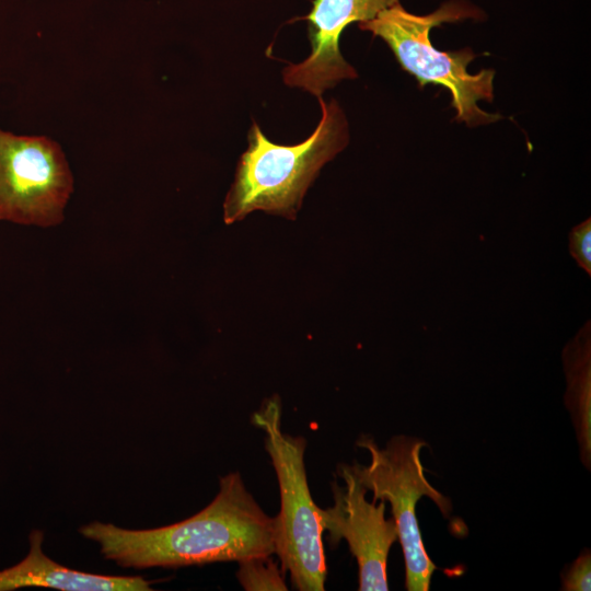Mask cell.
<instances>
[{
	"mask_svg": "<svg viewBox=\"0 0 591 591\" xmlns=\"http://www.w3.org/2000/svg\"><path fill=\"white\" fill-rule=\"evenodd\" d=\"M79 532L99 543L106 559L135 569L237 563L275 554L274 518L264 512L239 472L221 477L215 499L181 522L126 530L95 521Z\"/></svg>",
	"mask_w": 591,
	"mask_h": 591,
	"instance_id": "cell-1",
	"label": "cell"
},
{
	"mask_svg": "<svg viewBox=\"0 0 591 591\" xmlns=\"http://www.w3.org/2000/svg\"><path fill=\"white\" fill-rule=\"evenodd\" d=\"M321 119L300 143L271 142L253 121L247 149L241 154L234 181L223 202L227 224L262 210L290 220L297 218L303 197L320 170L348 144L346 116L335 100L317 97Z\"/></svg>",
	"mask_w": 591,
	"mask_h": 591,
	"instance_id": "cell-2",
	"label": "cell"
},
{
	"mask_svg": "<svg viewBox=\"0 0 591 591\" xmlns=\"http://www.w3.org/2000/svg\"><path fill=\"white\" fill-rule=\"evenodd\" d=\"M281 401L266 398L252 415V424L265 433V450L275 470L280 511L274 517L275 554L292 587L299 591H323L326 560L323 545L321 508L309 488L304 454L306 440L281 428Z\"/></svg>",
	"mask_w": 591,
	"mask_h": 591,
	"instance_id": "cell-3",
	"label": "cell"
},
{
	"mask_svg": "<svg viewBox=\"0 0 591 591\" xmlns=\"http://www.w3.org/2000/svg\"><path fill=\"white\" fill-rule=\"evenodd\" d=\"M475 14L473 7L456 1L444 3L427 15L410 13L398 2L381 11L374 19L359 23V27L381 37L402 68L413 74L420 85L431 83L447 88L456 112L455 119L477 126L499 119V115L489 114L477 106V101L491 102L494 99V71L484 69L471 74L467 66L475 55L470 48L440 51L430 39L433 27Z\"/></svg>",
	"mask_w": 591,
	"mask_h": 591,
	"instance_id": "cell-4",
	"label": "cell"
},
{
	"mask_svg": "<svg viewBox=\"0 0 591 591\" xmlns=\"http://www.w3.org/2000/svg\"><path fill=\"white\" fill-rule=\"evenodd\" d=\"M357 445L369 452L370 463L355 462L350 467L364 488L373 494L372 500L391 505L405 560V587L408 591H427L437 568L426 552L416 506L426 496L444 518L452 510L451 500L432 487L425 476L420 451L427 443L416 437L399 434L380 448L372 437L362 434Z\"/></svg>",
	"mask_w": 591,
	"mask_h": 591,
	"instance_id": "cell-5",
	"label": "cell"
},
{
	"mask_svg": "<svg viewBox=\"0 0 591 591\" xmlns=\"http://www.w3.org/2000/svg\"><path fill=\"white\" fill-rule=\"evenodd\" d=\"M73 175L56 141L0 127V221L59 225L73 192Z\"/></svg>",
	"mask_w": 591,
	"mask_h": 591,
	"instance_id": "cell-6",
	"label": "cell"
},
{
	"mask_svg": "<svg viewBox=\"0 0 591 591\" xmlns=\"http://www.w3.org/2000/svg\"><path fill=\"white\" fill-rule=\"evenodd\" d=\"M337 475L345 485L332 483L334 505L321 509L323 530L332 545L347 542L358 564L360 591H386L387 557L398 540L395 520L385 518V501H368L350 465L338 464Z\"/></svg>",
	"mask_w": 591,
	"mask_h": 591,
	"instance_id": "cell-7",
	"label": "cell"
},
{
	"mask_svg": "<svg viewBox=\"0 0 591 591\" xmlns=\"http://www.w3.org/2000/svg\"><path fill=\"white\" fill-rule=\"evenodd\" d=\"M398 0H313L308 21L311 54L301 62L283 68V82L316 97L341 80L357 78L339 49L344 30L354 22L374 19Z\"/></svg>",
	"mask_w": 591,
	"mask_h": 591,
	"instance_id": "cell-8",
	"label": "cell"
},
{
	"mask_svg": "<svg viewBox=\"0 0 591 591\" xmlns=\"http://www.w3.org/2000/svg\"><path fill=\"white\" fill-rule=\"evenodd\" d=\"M44 534H30V552L16 565L0 571V591L25 587L53 588L63 591H149L151 581L140 576H105L82 572L61 566L43 549Z\"/></svg>",
	"mask_w": 591,
	"mask_h": 591,
	"instance_id": "cell-9",
	"label": "cell"
},
{
	"mask_svg": "<svg viewBox=\"0 0 591 591\" xmlns=\"http://www.w3.org/2000/svg\"><path fill=\"white\" fill-rule=\"evenodd\" d=\"M567 380L565 404L579 443L580 457L591 464V324L588 321L563 350Z\"/></svg>",
	"mask_w": 591,
	"mask_h": 591,
	"instance_id": "cell-10",
	"label": "cell"
},
{
	"mask_svg": "<svg viewBox=\"0 0 591 591\" xmlns=\"http://www.w3.org/2000/svg\"><path fill=\"white\" fill-rule=\"evenodd\" d=\"M236 578L246 591L288 590L281 567L268 556H255L237 561Z\"/></svg>",
	"mask_w": 591,
	"mask_h": 591,
	"instance_id": "cell-11",
	"label": "cell"
},
{
	"mask_svg": "<svg viewBox=\"0 0 591 591\" xmlns=\"http://www.w3.org/2000/svg\"><path fill=\"white\" fill-rule=\"evenodd\" d=\"M561 590L589 591L591 589V553L583 549L560 573Z\"/></svg>",
	"mask_w": 591,
	"mask_h": 591,
	"instance_id": "cell-12",
	"label": "cell"
},
{
	"mask_svg": "<svg viewBox=\"0 0 591 591\" xmlns=\"http://www.w3.org/2000/svg\"><path fill=\"white\" fill-rule=\"evenodd\" d=\"M569 253L588 276H591V219L577 224L568 234Z\"/></svg>",
	"mask_w": 591,
	"mask_h": 591,
	"instance_id": "cell-13",
	"label": "cell"
}]
</instances>
